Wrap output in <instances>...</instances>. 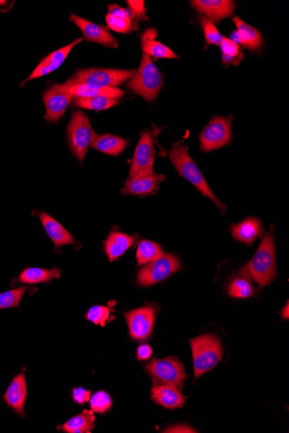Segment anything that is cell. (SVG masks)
Returning a JSON list of instances; mask_svg holds the SVG:
<instances>
[{
  "label": "cell",
  "mask_w": 289,
  "mask_h": 433,
  "mask_svg": "<svg viewBox=\"0 0 289 433\" xmlns=\"http://www.w3.org/2000/svg\"><path fill=\"white\" fill-rule=\"evenodd\" d=\"M169 158L171 163L179 171L181 177L189 181L191 184L197 188L198 191L206 196V198H210L217 205V207L220 209L221 212L224 213L226 207L218 200L216 196L208 186L203 173H202L200 168L197 167L195 162L191 160L189 154H188L187 147H184L180 142L173 144V148L169 151Z\"/></svg>",
  "instance_id": "cell-1"
},
{
  "label": "cell",
  "mask_w": 289,
  "mask_h": 433,
  "mask_svg": "<svg viewBox=\"0 0 289 433\" xmlns=\"http://www.w3.org/2000/svg\"><path fill=\"white\" fill-rule=\"evenodd\" d=\"M245 269L248 271V273L261 287L270 286L273 282L277 275L273 233H268L261 240L257 252Z\"/></svg>",
  "instance_id": "cell-2"
},
{
  "label": "cell",
  "mask_w": 289,
  "mask_h": 433,
  "mask_svg": "<svg viewBox=\"0 0 289 433\" xmlns=\"http://www.w3.org/2000/svg\"><path fill=\"white\" fill-rule=\"evenodd\" d=\"M162 85V74L154 65L151 57L143 53L139 70L131 78L127 87L133 93L142 96L144 100L153 103L156 100Z\"/></svg>",
  "instance_id": "cell-3"
},
{
  "label": "cell",
  "mask_w": 289,
  "mask_h": 433,
  "mask_svg": "<svg viewBox=\"0 0 289 433\" xmlns=\"http://www.w3.org/2000/svg\"><path fill=\"white\" fill-rule=\"evenodd\" d=\"M195 378L213 370L223 357L220 338L214 335H203L191 340Z\"/></svg>",
  "instance_id": "cell-4"
},
{
  "label": "cell",
  "mask_w": 289,
  "mask_h": 433,
  "mask_svg": "<svg viewBox=\"0 0 289 433\" xmlns=\"http://www.w3.org/2000/svg\"><path fill=\"white\" fill-rule=\"evenodd\" d=\"M134 74L133 70L113 69H92L77 70L74 76L65 83L67 86L88 85L96 87H116L131 79Z\"/></svg>",
  "instance_id": "cell-5"
},
{
  "label": "cell",
  "mask_w": 289,
  "mask_h": 433,
  "mask_svg": "<svg viewBox=\"0 0 289 433\" xmlns=\"http://www.w3.org/2000/svg\"><path fill=\"white\" fill-rule=\"evenodd\" d=\"M68 142L70 150L81 163L96 136L89 117L83 112H74L68 127Z\"/></svg>",
  "instance_id": "cell-6"
},
{
  "label": "cell",
  "mask_w": 289,
  "mask_h": 433,
  "mask_svg": "<svg viewBox=\"0 0 289 433\" xmlns=\"http://www.w3.org/2000/svg\"><path fill=\"white\" fill-rule=\"evenodd\" d=\"M146 371L152 378L153 385L173 386L181 389L188 378L183 364L173 357L151 361L146 366Z\"/></svg>",
  "instance_id": "cell-7"
},
{
  "label": "cell",
  "mask_w": 289,
  "mask_h": 433,
  "mask_svg": "<svg viewBox=\"0 0 289 433\" xmlns=\"http://www.w3.org/2000/svg\"><path fill=\"white\" fill-rule=\"evenodd\" d=\"M180 269L179 259L170 253H162L157 259L146 264L139 271L138 285L143 287L154 285L166 279Z\"/></svg>",
  "instance_id": "cell-8"
},
{
  "label": "cell",
  "mask_w": 289,
  "mask_h": 433,
  "mask_svg": "<svg viewBox=\"0 0 289 433\" xmlns=\"http://www.w3.org/2000/svg\"><path fill=\"white\" fill-rule=\"evenodd\" d=\"M231 137V119L214 117L200 134V148L204 152L217 150L228 144Z\"/></svg>",
  "instance_id": "cell-9"
},
{
  "label": "cell",
  "mask_w": 289,
  "mask_h": 433,
  "mask_svg": "<svg viewBox=\"0 0 289 433\" xmlns=\"http://www.w3.org/2000/svg\"><path fill=\"white\" fill-rule=\"evenodd\" d=\"M156 148H154L153 135L151 131H144L140 135L136 151H134L132 164H131L129 178L143 172L152 171L153 169Z\"/></svg>",
  "instance_id": "cell-10"
},
{
  "label": "cell",
  "mask_w": 289,
  "mask_h": 433,
  "mask_svg": "<svg viewBox=\"0 0 289 433\" xmlns=\"http://www.w3.org/2000/svg\"><path fill=\"white\" fill-rule=\"evenodd\" d=\"M131 337L134 340H146L152 333L156 313L153 306H144L125 315Z\"/></svg>",
  "instance_id": "cell-11"
},
{
  "label": "cell",
  "mask_w": 289,
  "mask_h": 433,
  "mask_svg": "<svg viewBox=\"0 0 289 433\" xmlns=\"http://www.w3.org/2000/svg\"><path fill=\"white\" fill-rule=\"evenodd\" d=\"M73 99L72 94L67 93L60 84L50 87L43 96L46 108V120L49 123H59Z\"/></svg>",
  "instance_id": "cell-12"
},
{
  "label": "cell",
  "mask_w": 289,
  "mask_h": 433,
  "mask_svg": "<svg viewBox=\"0 0 289 433\" xmlns=\"http://www.w3.org/2000/svg\"><path fill=\"white\" fill-rule=\"evenodd\" d=\"M166 176L157 174L152 171L143 172L136 177L129 178L122 189L125 196H147L156 194Z\"/></svg>",
  "instance_id": "cell-13"
},
{
  "label": "cell",
  "mask_w": 289,
  "mask_h": 433,
  "mask_svg": "<svg viewBox=\"0 0 289 433\" xmlns=\"http://www.w3.org/2000/svg\"><path fill=\"white\" fill-rule=\"evenodd\" d=\"M69 19L70 21H72L76 26L79 27L84 37L89 42L98 43L100 45L113 47V48L118 47L119 42L111 35V33L105 27L97 25V23L90 22L89 20L80 18V17L74 14L70 16Z\"/></svg>",
  "instance_id": "cell-14"
},
{
  "label": "cell",
  "mask_w": 289,
  "mask_h": 433,
  "mask_svg": "<svg viewBox=\"0 0 289 433\" xmlns=\"http://www.w3.org/2000/svg\"><path fill=\"white\" fill-rule=\"evenodd\" d=\"M191 5L213 23L228 18L233 14L236 6L235 2L231 0H194L191 1Z\"/></svg>",
  "instance_id": "cell-15"
},
{
  "label": "cell",
  "mask_w": 289,
  "mask_h": 433,
  "mask_svg": "<svg viewBox=\"0 0 289 433\" xmlns=\"http://www.w3.org/2000/svg\"><path fill=\"white\" fill-rule=\"evenodd\" d=\"M83 39H76L75 41L69 43V45L63 47V48L56 50V52L50 54L48 56H46L41 63L39 64V66L36 67L33 72L31 74L27 79L22 83V85L29 81L36 79L41 76H45L46 74L53 72L56 70L58 69L65 62L67 56H69L72 50L79 43L82 42Z\"/></svg>",
  "instance_id": "cell-16"
},
{
  "label": "cell",
  "mask_w": 289,
  "mask_h": 433,
  "mask_svg": "<svg viewBox=\"0 0 289 433\" xmlns=\"http://www.w3.org/2000/svg\"><path fill=\"white\" fill-rule=\"evenodd\" d=\"M151 397L156 403L171 410L182 408L186 404V397L181 392V389L173 386L153 385L151 389Z\"/></svg>",
  "instance_id": "cell-17"
},
{
  "label": "cell",
  "mask_w": 289,
  "mask_h": 433,
  "mask_svg": "<svg viewBox=\"0 0 289 433\" xmlns=\"http://www.w3.org/2000/svg\"><path fill=\"white\" fill-rule=\"evenodd\" d=\"M27 398V383L25 374L23 372L16 375L14 379L9 385L8 390L4 395V400L6 404L12 408L17 414H23V408H25Z\"/></svg>",
  "instance_id": "cell-18"
},
{
  "label": "cell",
  "mask_w": 289,
  "mask_h": 433,
  "mask_svg": "<svg viewBox=\"0 0 289 433\" xmlns=\"http://www.w3.org/2000/svg\"><path fill=\"white\" fill-rule=\"evenodd\" d=\"M39 219L41 221L43 228H45L47 235L52 239L54 245L56 248L65 245L74 244V238L70 235L68 230L63 228L60 223L53 219L52 216L41 212L39 214Z\"/></svg>",
  "instance_id": "cell-19"
},
{
  "label": "cell",
  "mask_w": 289,
  "mask_h": 433,
  "mask_svg": "<svg viewBox=\"0 0 289 433\" xmlns=\"http://www.w3.org/2000/svg\"><path fill=\"white\" fill-rule=\"evenodd\" d=\"M62 87L67 93L72 94L74 98L106 96L119 100L124 94V91L118 89V87L102 89V87L83 85V84L73 86H67L63 84Z\"/></svg>",
  "instance_id": "cell-20"
},
{
  "label": "cell",
  "mask_w": 289,
  "mask_h": 433,
  "mask_svg": "<svg viewBox=\"0 0 289 433\" xmlns=\"http://www.w3.org/2000/svg\"><path fill=\"white\" fill-rule=\"evenodd\" d=\"M134 242L136 238L133 236L119 231H113L104 242V250L110 262H114L124 255L127 250L133 245Z\"/></svg>",
  "instance_id": "cell-21"
},
{
  "label": "cell",
  "mask_w": 289,
  "mask_h": 433,
  "mask_svg": "<svg viewBox=\"0 0 289 433\" xmlns=\"http://www.w3.org/2000/svg\"><path fill=\"white\" fill-rule=\"evenodd\" d=\"M263 233V224L260 220L254 218L245 219L244 221L234 225L231 233L235 240L250 246L255 240Z\"/></svg>",
  "instance_id": "cell-22"
},
{
  "label": "cell",
  "mask_w": 289,
  "mask_h": 433,
  "mask_svg": "<svg viewBox=\"0 0 289 433\" xmlns=\"http://www.w3.org/2000/svg\"><path fill=\"white\" fill-rule=\"evenodd\" d=\"M157 33L156 30H147L141 36V45H142L143 53H146L150 57H156V59H179L173 50L168 48L167 46L163 45L160 42L156 41Z\"/></svg>",
  "instance_id": "cell-23"
},
{
  "label": "cell",
  "mask_w": 289,
  "mask_h": 433,
  "mask_svg": "<svg viewBox=\"0 0 289 433\" xmlns=\"http://www.w3.org/2000/svg\"><path fill=\"white\" fill-rule=\"evenodd\" d=\"M233 22L237 26V39L242 45L252 50H257L263 45V36L257 30L248 25L243 20L235 17Z\"/></svg>",
  "instance_id": "cell-24"
},
{
  "label": "cell",
  "mask_w": 289,
  "mask_h": 433,
  "mask_svg": "<svg viewBox=\"0 0 289 433\" xmlns=\"http://www.w3.org/2000/svg\"><path fill=\"white\" fill-rule=\"evenodd\" d=\"M129 140L111 134L97 135L92 147L96 150L110 156H118L125 150Z\"/></svg>",
  "instance_id": "cell-25"
},
{
  "label": "cell",
  "mask_w": 289,
  "mask_h": 433,
  "mask_svg": "<svg viewBox=\"0 0 289 433\" xmlns=\"http://www.w3.org/2000/svg\"><path fill=\"white\" fill-rule=\"evenodd\" d=\"M61 270L53 268L47 270L38 268V267H29L23 271L19 277L18 282L20 283L39 284L49 283L54 279H59L61 277Z\"/></svg>",
  "instance_id": "cell-26"
},
{
  "label": "cell",
  "mask_w": 289,
  "mask_h": 433,
  "mask_svg": "<svg viewBox=\"0 0 289 433\" xmlns=\"http://www.w3.org/2000/svg\"><path fill=\"white\" fill-rule=\"evenodd\" d=\"M94 411L84 410L82 414L75 416L63 424V431L69 433L92 432L95 427Z\"/></svg>",
  "instance_id": "cell-27"
},
{
  "label": "cell",
  "mask_w": 289,
  "mask_h": 433,
  "mask_svg": "<svg viewBox=\"0 0 289 433\" xmlns=\"http://www.w3.org/2000/svg\"><path fill=\"white\" fill-rule=\"evenodd\" d=\"M75 104L85 109L102 111L116 106L119 103L118 99L106 96H97L92 98H74Z\"/></svg>",
  "instance_id": "cell-28"
},
{
  "label": "cell",
  "mask_w": 289,
  "mask_h": 433,
  "mask_svg": "<svg viewBox=\"0 0 289 433\" xmlns=\"http://www.w3.org/2000/svg\"><path fill=\"white\" fill-rule=\"evenodd\" d=\"M162 249L156 242L143 240L138 246L136 258L138 265L143 266L162 255Z\"/></svg>",
  "instance_id": "cell-29"
},
{
  "label": "cell",
  "mask_w": 289,
  "mask_h": 433,
  "mask_svg": "<svg viewBox=\"0 0 289 433\" xmlns=\"http://www.w3.org/2000/svg\"><path fill=\"white\" fill-rule=\"evenodd\" d=\"M220 45L222 50V59L224 64L237 65L244 59V53L241 52L239 45L234 40L224 36Z\"/></svg>",
  "instance_id": "cell-30"
},
{
  "label": "cell",
  "mask_w": 289,
  "mask_h": 433,
  "mask_svg": "<svg viewBox=\"0 0 289 433\" xmlns=\"http://www.w3.org/2000/svg\"><path fill=\"white\" fill-rule=\"evenodd\" d=\"M228 293L231 297L245 299L253 295L254 288L247 278H237L231 282Z\"/></svg>",
  "instance_id": "cell-31"
},
{
  "label": "cell",
  "mask_w": 289,
  "mask_h": 433,
  "mask_svg": "<svg viewBox=\"0 0 289 433\" xmlns=\"http://www.w3.org/2000/svg\"><path fill=\"white\" fill-rule=\"evenodd\" d=\"M27 290H28L27 287H19V288L0 293V310L19 307L20 302Z\"/></svg>",
  "instance_id": "cell-32"
},
{
  "label": "cell",
  "mask_w": 289,
  "mask_h": 433,
  "mask_svg": "<svg viewBox=\"0 0 289 433\" xmlns=\"http://www.w3.org/2000/svg\"><path fill=\"white\" fill-rule=\"evenodd\" d=\"M106 22L109 28L116 32L129 33L139 29V26L133 20L117 18L109 14L106 17Z\"/></svg>",
  "instance_id": "cell-33"
},
{
  "label": "cell",
  "mask_w": 289,
  "mask_h": 433,
  "mask_svg": "<svg viewBox=\"0 0 289 433\" xmlns=\"http://www.w3.org/2000/svg\"><path fill=\"white\" fill-rule=\"evenodd\" d=\"M200 21L202 27H203L206 43H209V45H220L224 36L218 32L214 23L210 21L206 17H201Z\"/></svg>",
  "instance_id": "cell-34"
},
{
  "label": "cell",
  "mask_w": 289,
  "mask_h": 433,
  "mask_svg": "<svg viewBox=\"0 0 289 433\" xmlns=\"http://www.w3.org/2000/svg\"><path fill=\"white\" fill-rule=\"evenodd\" d=\"M112 407V400L109 394L106 392L99 391L96 392L93 395L92 400H90V408L92 410L99 414H104V412L109 410Z\"/></svg>",
  "instance_id": "cell-35"
},
{
  "label": "cell",
  "mask_w": 289,
  "mask_h": 433,
  "mask_svg": "<svg viewBox=\"0 0 289 433\" xmlns=\"http://www.w3.org/2000/svg\"><path fill=\"white\" fill-rule=\"evenodd\" d=\"M110 310L105 306H94L89 309L86 314V319L100 326H105V324L109 320Z\"/></svg>",
  "instance_id": "cell-36"
},
{
  "label": "cell",
  "mask_w": 289,
  "mask_h": 433,
  "mask_svg": "<svg viewBox=\"0 0 289 433\" xmlns=\"http://www.w3.org/2000/svg\"><path fill=\"white\" fill-rule=\"evenodd\" d=\"M129 6V10L133 13L134 20L140 21V20L147 19L146 8H144V1H127Z\"/></svg>",
  "instance_id": "cell-37"
},
{
  "label": "cell",
  "mask_w": 289,
  "mask_h": 433,
  "mask_svg": "<svg viewBox=\"0 0 289 433\" xmlns=\"http://www.w3.org/2000/svg\"><path fill=\"white\" fill-rule=\"evenodd\" d=\"M109 15L117 17V18L134 20L133 13L129 9L120 8L118 5L109 6Z\"/></svg>",
  "instance_id": "cell-38"
},
{
  "label": "cell",
  "mask_w": 289,
  "mask_h": 433,
  "mask_svg": "<svg viewBox=\"0 0 289 433\" xmlns=\"http://www.w3.org/2000/svg\"><path fill=\"white\" fill-rule=\"evenodd\" d=\"M90 395H92V392L86 390V389L83 388L74 389L72 394L74 401L81 405L85 403V402H88L89 401Z\"/></svg>",
  "instance_id": "cell-39"
},
{
  "label": "cell",
  "mask_w": 289,
  "mask_h": 433,
  "mask_svg": "<svg viewBox=\"0 0 289 433\" xmlns=\"http://www.w3.org/2000/svg\"><path fill=\"white\" fill-rule=\"evenodd\" d=\"M153 355V350L149 345H140L137 350V359L140 361L147 360Z\"/></svg>",
  "instance_id": "cell-40"
},
{
  "label": "cell",
  "mask_w": 289,
  "mask_h": 433,
  "mask_svg": "<svg viewBox=\"0 0 289 433\" xmlns=\"http://www.w3.org/2000/svg\"><path fill=\"white\" fill-rule=\"evenodd\" d=\"M164 432H197L193 428L186 425H177L175 427H170L166 430Z\"/></svg>",
  "instance_id": "cell-41"
},
{
  "label": "cell",
  "mask_w": 289,
  "mask_h": 433,
  "mask_svg": "<svg viewBox=\"0 0 289 433\" xmlns=\"http://www.w3.org/2000/svg\"><path fill=\"white\" fill-rule=\"evenodd\" d=\"M282 316H283V317H285L286 319H288V303H287V304H286V306L284 307L283 309V313H282Z\"/></svg>",
  "instance_id": "cell-42"
}]
</instances>
